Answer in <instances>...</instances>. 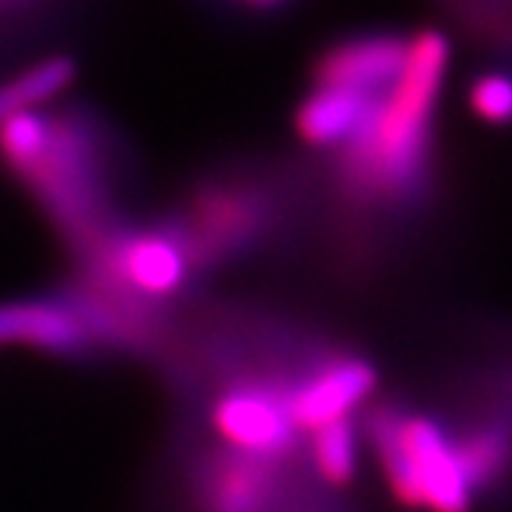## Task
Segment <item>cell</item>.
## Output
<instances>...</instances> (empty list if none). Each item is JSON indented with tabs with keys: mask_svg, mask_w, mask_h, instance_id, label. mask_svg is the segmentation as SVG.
I'll return each instance as SVG.
<instances>
[{
	"mask_svg": "<svg viewBox=\"0 0 512 512\" xmlns=\"http://www.w3.org/2000/svg\"><path fill=\"white\" fill-rule=\"evenodd\" d=\"M448 41L423 31L411 41L408 65L398 84L380 99L377 112L349 149V173L361 189L401 195L408 192L426 158V127L448 68Z\"/></svg>",
	"mask_w": 512,
	"mask_h": 512,
	"instance_id": "obj_1",
	"label": "cell"
},
{
	"mask_svg": "<svg viewBox=\"0 0 512 512\" xmlns=\"http://www.w3.org/2000/svg\"><path fill=\"white\" fill-rule=\"evenodd\" d=\"M371 435L395 497L432 512H469L472 485L457 457V445L435 420L380 411Z\"/></svg>",
	"mask_w": 512,
	"mask_h": 512,
	"instance_id": "obj_2",
	"label": "cell"
},
{
	"mask_svg": "<svg viewBox=\"0 0 512 512\" xmlns=\"http://www.w3.org/2000/svg\"><path fill=\"white\" fill-rule=\"evenodd\" d=\"M213 426L238 454L253 460L284 454L297 435L287 395L263 383L235 386L219 398L213 408Z\"/></svg>",
	"mask_w": 512,
	"mask_h": 512,
	"instance_id": "obj_3",
	"label": "cell"
},
{
	"mask_svg": "<svg viewBox=\"0 0 512 512\" xmlns=\"http://www.w3.org/2000/svg\"><path fill=\"white\" fill-rule=\"evenodd\" d=\"M374 386L377 374L368 361L334 358L287 395L290 417H294L297 429L309 432L343 423L349 420V411L374 392Z\"/></svg>",
	"mask_w": 512,
	"mask_h": 512,
	"instance_id": "obj_4",
	"label": "cell"
},
{
	"mask_svg": "<svg viewBox=\"0 0 512 512\" xmlns=\"http://www.w3.org/2000/svg\"><path fill=\"white\" fill-rule=\"evenodd\" d=\"M411 44L398 38H364L327 53L321 62V87L355 90L364 96L389 93L408 65Z\"/></svg>",
	"mask_w": 512,
	"mask_h": 512,
	"instance_id": "obj_5",
	"label": "cell"
},
{
	"mask_svg": "<svg viewBox=\"0 0 512 512\" xmlns=\"http://www.w3.org/2000/svg\"><path fill=\"white\" fill-rule=\"evenodd\" d=\"M84 343L87 321L71 306L41 300L0 303V349L28 346L44 352H75Z\"/></svg>",
	"mask_w": 512,
	"mask_h": 512,
	"instance_id": "obj_6",
	"label": "cell"
},
{
	"mask_svg": "<svg viewBox=\"0 0 512 512\" xmlns=\"http://www.w3.org/2000/svg\"><path fill=\"white\" fill-rule=\"evenodd\" d=\"M377 105H380V96H364V93L340 90V87H321L303 102L297 115V130L312 145H340V142L352 145L368 130Z\"/></svg>",
	"mask_w": 512,
	"mask_h": 512,
	"instance_id": "obj_7",
	"label": "cell"
},
{
	"mask_svg": "<svg viewBox=\"0 0 512 512\" xmlns=\"http://www.w3.org/2000/svg\"><path fill=\"white\" fill-rule=\"evenodd\" d=\"M108 266L136 294L164 297L173 294L186 275V253L167 235H136L115 247Z\"/></svg>",
	"mask_w": 512,
	"mask_h": 512,
	"instance_id": "obj_8",
	"label": "cell"
},
{
	"mask_svg": "<svg viewBox=\"0 0 512 512\" xmlns=\"http://www.w3.org/2000/svg\"><path fill=\"white\" fill-rule=\"evenodd\" d=\"M272 479L260 460L235 457L223 463L210 479V512H263L269 506Z\"/></svg>",
	"mask_w": 512,
	"mask_h": 512,
	"instance_id": "obj_9",
	"label": "cell"
},
{
	"mask_svg": "<svg viewBox=\"0 0 512 512\" xmlns=\"http://www.w3.org/2000/svg\"><path fill=\"white\" fill-rule=\"evenodd\" d=\"M71 81H75V62L71 59H47L34 68L22 71L19 78L0 84V124L38 112L44 102L59 96Z\"/></svg>",
	"mask_w": 512,
	"mask_h": 512,
	"instance_id": "obj_10",
	"label": "cell"
},
{
	"mask_svg": "<svg viewBox=\"0 0 512 512\" xmlns=\"http://www.w3.org/2000/svg\"><path fill=\"white\" fill-rule=\"evenodd\" d=\"M457 445V457L472 488L494 482L512 460V432L503 426H485L469 432Z\"/></svg>",
	"mask_w": 512,
	"mask_h": 512,
	"instance_id": "obj_11",
	"label": "cell"
},
{
	"mask_svg": "<svg viewBox=\"0 0 512 512\" xmlns=\"http://www.w3.org/2000/svg\"><path fill=\"white\" fill-rule=\"evenodd\" d=\"M53 139V127L44 115H16L0 124V155H4L19 173H25L38 161Z\"/></svg>",
	"mask_w": 512,
	"mask_h": 512,
	"instance_id": "obj_12",
	"label": "cell"
},
{
	"mask_svg": "<svg viewBox=\"0 0 512 512\" xmlns=\"http://www.w3.org/2000/svg\"><path fill=\"white\" fill-rule=\"evenodd\" d=\"M312 457L327 482L346 485L355 475V432L349 420L312 432Z\"/></svg>",
	"mask_w": 512,
	"mask_h": 512,
	"instance_id": "obj_13",
	"label": "cell"
},
{
	"mask_svg": "<svg viewBox=\"0 0 512 512\" xmlns=\"http://www.w3.org/2000/svg\"><path fill=\"white\" fill-rule=\"evenodd\" d=\"M472 112L488 124H509L512 121V78L509 75H485L472 84L469 93Z\"/></svg>",
	"mask_w": 512,
	"mask_h": 512,
	"instance_id": "obj_14",
	"label": "cell"
}]
</instances>
